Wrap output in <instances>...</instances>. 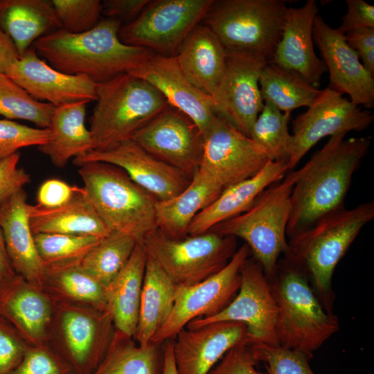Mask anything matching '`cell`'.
I'll list each match as a JSON object with an SVG mask.
<instances>
[{
	"mask_svg": "<svg viewBox=\"0 0 374 374\" xmlns=\"http://www.w3.org/2000/svg\"><path fill=\"white\" fill-rule=\"evenodd\" d=\"M131 139L190 179L199 166L202 134L189 117L170 105L138 130Z\"/></svg>",
	"mask_w": 374,
	"mask_h": 374,
	"instance_id": "obj_16",
	"label": "cell"
},
{
	"mask_svg": "<svg viewBox=\"0 0 374 374\" xmlns=\"http://www.w3.org/2000/svg\"><path fill=\"white\" fill-rule=\"evenodd\" d=\"M373 218V202L351 209L343 207L290 238L284 255L305 271L313 291L330 314H334L335 269L362 229Z\"/></svg>",
	"mask_w": 374,
	"mask_h": 374,
	"instance_id": "obj_3",
	"label": "cell"
},
{
	"mask_svg": "<svg viewBox=\"0 0 374 374\" xmlns=\"http://www.w3.org/2000/svg\"><path fill=\"white\" fill-rule=\"evenodd\" d=\"M137 240L119 231H111L82 258L80 265L105 286L128 261Z\"/></svg>",
	"mask_w": 374,
	"mask_h": 374,
	"instance_id": "obj_37",
	"label": "cell"
},
{
	"mask_svg": "<svg viewBox=\"0 0 374 374\" xmlns=\"http://www.w3.org/2000/svg\"><path fill=\"white\" fill-rule=\"evenodd\" d=\"M31 230L36 233H60L102 238L111 231L86 197L84 190L68 203L55 208L28 206Z\"/></svg>",
	"mask_w": 374,
	"mask_h": 374,
	"instance_id": "obj_29",
	"label": "cell"
},
{
	"mask_svg": "<svg viewBox=\"0 0 374 374\" xmlns=\"http://www.w3.org/2000/svg\"><path fill=\"white\" fill-rule=\"evenodd\" d=\"M55 105L36 100L6 74H0V116L48 128Z\"/></svg>",
	"mask_w": 374,
	"mask_h": 374,
	"instance_id": "obj_39",
	"label": "cell"
},
{
	"mask_svg": "<svg viewBox=\"0 0 374 374\" xmlns=\"http://www.w3.org/2000/svg\"><path fill=\"white\" fill-rule=\"evenodd\" d=\"M61 28L72 33L87 32L101 19L103 5L100 0H51Z\"/></svg>",
	"mask_w": 374,
	"mask_h": 374,
	"instance_id": "obj_41",
	"label": "cell"
},
{
	"mask_svg": "<svg viewBox=\"0 0 374 374\" xmlns=\"http://www.w3.org/2000/svg\"><path fill=\"white\" fill-rule=\"evenodd\" d=\"M347 12L341 19L337 30L345 35L348 31L362 28H374V6L363 0H346Z\"/></svg>",
	"mask_w": 374,
	"mask_h": 374,
	"instance_id": "obj_49",
	"label": "cell"
},
{
	"mask_svg": "<svg viewBox=\"0 0 374 374\" xmlns=\"http://www.w3.org/2000/svg\"><path fill=\"white\" fill-rule=\"evenodd\" d=\"M373 118L372 112L362 109L340 93L328 87L322 89L308 109L292 121L289 170L296 167L321 139L350 131H363L371 125Z\"/></svg>",
	"mask_w": 374,
	"mask_h": 374,
	"instance_id": "obj_15",
	"label": "cell"
},
{
	"mask_svg": "<svg viewBox=\"0 0 374 374\" xmlns=\"http://www.w3.org/2000/svg\"><path fill=\"white\" fill-rule=\"evenodd\" d=\"M39 101L55 106L78 101H96V84L82 75H69L52 67L31 46L5 73Z\"/></svg>",
	"mask_w": 374,
	"mask_h": 374,
	"instance_id": "obj_20",
	"label": "cell"
},
{
	"mask_svg": "<svg viewBox=\"0 0 374 374\" xmlns=\"http://www.w3.org/2000/svg\"><path fill=\"white\" fill-rule=\"evenodd\" d=\"M150 0H105L102 1L103 13L105 18L119 21L121 25L135 20Z\"/></svg>",
	"mask_w": 374,
	"mask_h": 374,
	"instance_id": "obj_51",
	"label": "cell"
},
{
	"mask_svg": "<svg viewBox=\"0 0 374 374\" xmlns=\"http://www.w3.org/2000/svg\"><path fill=\"white\" fill-rule=\"evenodd\" d=\"M82 191L83 187L71 185L60 179H48L37 189V205L44 208L58 207Z\"/></svg>",
	"mask_w": 374,
	"mask_h": 374,
	"instance_id": "obj_48",
	"label": "cell"
},
{
	"mask_svg": "<svg viewBox=\"0 0 374 374\" xmlns=\"http://www.w3.org/2000/svg\"><path fill=\"white\" fill-rule=\"evenodd\" d=\"M174 56L188 80L212 97L226 67V51L217 37L201 23Z\"/></svg>",
	"mask_w": 374,
	"mask_h": 374,
	"instance_id": "obj_27",
	"label": "cell"
},
{
	"mask_svg": "<svg viewBox=\"0 0 374 374\" xmlns=\"http://www.w3.org/2000/svg\"><path fill=\"white\" fill-rule=\"evenodd\" d=\"M55 303L21 276L0 283V317L29 346L48 344Z\"/></svg>",
	"mask_w": 374,
	"mask_h": 374,
	"instance_id": "obj_23",
	"label": "cell"
},
{
	"mask_svg": "<svg viewBox=\"0 0 374 374\" xmlns=\"http://www.w3.org/2000/svg\"><path fill=\"white\" fill-rule=\"evenodd\" d=\"M157 89L168 105L189 117L203 134L217 116L209 95L185 76L175 56L153 53L131 73Z\"/></svg>",
	"mask_w": 374,
	"mask_h": 374,
	"instance_id": "obj_22",
	"label": "cell"
},
{
	"mask_svg": "<svg viewBox=\"0 0 374 374\" xmlns=\"http://www.w3.org/2000/svg\"><path fill=\"white\" fill-rule=\"evenodd\" d=\"M80 260L44 265L42 289L54 302L106 308L105 286Z\"/></svg>",
	"mask_w": 374,
	"mask_h": 374,
	"instance_id": "obj_34",
	"label": "cell"
},
{
	"mask_svg": "<svg viewBox=\"0 0 374 374\" xmlns=\"http://www.w3.org/2000/svg\"><path fill=\"white\" fill-rule=\"evenodd\" d=\"M213 0L150 1L139 16L120 28L121 41L154 53L174 56L204 19Z\"/></svg>",
	"mask_w": 374,
	"mask_h": 374,
	"instance_id": "obj_11",
	"label": "cell"
},
{
	"mask_svg": "<svg viewBox=\"0 0 374 374\" xmlns=\"http://www.w3.org/2000/svg\"><path fill=\"white\" fill-rule=\"evenodd\" d=\"M268 62L250 54L226 51V67L211 97L219 116L250 137L264 107L259 77Z\"/></svg>",
	"mask_w": 374,
	"mask_h": 374,
	"instance_id": "obj_17",
	"label": "cell"
},
{
	"mask_svg": "<svg viewBox=\"0 0 374 374\" xmlns=\"http://www.w3.org/2000/svg\"><path fill=\"white\" fill-rule=\"evenodd\" d=\"M317 15L315 0H308L299 8H288L282 37L269 62L317 88L327 71L314 48L313 26Z\"/></svg>",
	"mask_w": 374,
	"mask_h": 374,
	"instance_id": "obj_24",
	"label": "cell"
},
{
	"mask_svg": "<svg viewBox=\"0 0 374 374\" xmlns=\"http://www.w3.org/2000/svg\"><path fill=\"white\" fill-rule=\"evenodd\" d=\"M19 152L0 160V204L31 181L30 175L18 163Z\"/></svg>",
	"mask_w": 374,
	"mask_h": 374,
	"instance_id": "obj_47",
	"label": "cell"
},
{
	"mask_svg": "<svg viewBox=\"0 0 374 374\" xmlns=\"http://www.w3.org/2000/svg\"><path fill=\"white\" fill-rule=\"evenodd\" d=\"M88 162H103L120 168L157 201L175 197L191 180L177 169L151 155L131 139L106 150H91L73 159L77 166Z\"/></svg>",
	"mask_w": 374,
	"mask_h": 374,
	"instance_id": "obj_18",
	"label": "cell"
},
{
	"mask_svg": "<svg viewBox=\"0 0 374 374\" xmlns=\"http://www.w3.org/2000/svg\"><path fill=\"white\" fill-rule=\"evenodd\" d=\"M177 285L148 256L141 296L138 323L133 337L146 346L168 319L174 307Z\"/></svg>",
	"mask_w": 374,
	"mask_h": 374,
	"instance_id": "obj_33",
	"label": "cell"
},
{
	"mask_svg": "<svg viewBox=\"0 0 374 374\" xmlns=\"http://www.w3.org/2000/svg\"><path fill=\"white\" fill-rule=\"evenodd\" d=\"M78 167L86 197L111 231L127 233L142 242L157 229V200L122 169L103 162Z\"/></svg>",
	"mask_w": 374,
	"mask_h": 374,
	"instance_id": "obj_5",
	"label": "cell"
},
{
	"mask_svg": "<svg viewBox=\"0 0 374 374\" xmlns=\"http://www.w3.org/2000/svg\"><path fill=\"white\" fill-rule=\"evenodd\" d=\"M330 136L299 170L293 186L287 236L308 229L321 218L344 207L353 175L366 155L371 136Z\"/></svg>",
	"mask_w": 374,
	"mask_h": 374,
	"instance_id": "obj_1",
	"label": "cell"
},
{
	"mask_svg": "<svg viewBox=\"0 0 374 374\" xmlns=\"http://www.w3.org/2000/svg\"><path fill=\"white\" fill-rule=\"evenodd\" d=\"M162 374H178L173 357L172 339L164 342V360Z\"/></svg>",
	"mask_w": 374,
	"mask_h": 374,
	"instance_id": "obj_54",
	"label": "cell"
},
{
	"mask_svg": "<svg viewBox=\"0 0 374 374\" xmlns=\"http://www.w3.org/2000/svg\"><path fill=\"white\" fill-rule=\"evenodd\" d=\"M345 38L362 60L364 66L374 75V28L355 29L346 33Z\"/></svg>",
	"mask_w": 374,
	"mask_h": 374,
	"instance_id": "obj_50",
	"label": "cell"
},
{
	"mask_svg": "<svg viewBox=\"0 0 374 374\" xmlns=\"http://www.w3.org/2000/svg\"><path fill=\"white\" fill-rule=\"evenodd\" d=\"M87 101H78L55 106L48 129L51 138L38 150L51 163L64 168L69 160L93 150L90 131L85 126Z\"/></svg>",
	"mask_w": 374,
	"mask_h": 374,
	"instance_id": "obj_30",
	"label": "cell"
},
{
	"mask_svg": "<svg viewBox=\"0 0 374 374\" xmlns=\"http://www.w3.org/2000/svg\"><path fill=\"white\" fill-rule=\"evenodd\" d=\"M51 138L48 128H35L8 119H0V160L21 148L39 146Z\"/></svg>",
	"mask_w": 374,
	"mask_h": 374,
	"instance_id": "obj_43",
	"label": "cell"
},
{
	"mask_svg": "<svg viewBox=\"0 0 374 374\" xmlns=\"http://www.w3.org/2000/svg\"><path fill=\"white\" fill-rule=\"evenodd\" d=\"M96 101L89 129L94 150L132 139L168 105L153 85L130 73L97 84Z\"/></svg>",
	"mask_w": 374,
	"mask_h": 374,
	"instance_id": "obj_6",
	"label": "cell"
},
{
	"mask_svg": "<svg viewBox=\"0 0 374 374\" xmlns=\"http://www.w3.org/2000/svg\"><path fill=\"white\" fill-rule=\"evenodd\" d=\"M297 175V170L290 171L282 180L265 189L247 211L210 230L244 240L269 281L275 275L280 255L288 247L290 197Z\"/></svg>",
	"mask_w": 374,
	"mask_h": 374,
	"instance_id": "obj_7",
	"label": "cell"
},
{
	"mask_svg": "<svg viewBox=\"0 0 374 374\" xmlns=\"http://www.w3.org/2000/svg\"><path fill=\"white\" fill-rule=\"evenodd\" d=\"M287 8L283 0H213L202 23L226 51L269 62L282 37Z\"/></svg>",
	"mask_w": 374,
	"mask_h": 374,
	"instance_id": "obj_8",
	"label": "cell"
},
{
	"mask_svg": "<svg viewBox=\"0 0 374 374\" xmlns=\"http://www.w3.org/2000/svg\"><path fill=\"white\" fill-rule=\"evenodd\" d=\"M20 57L12 39L0 28V74Z\"/></svg>",
	"mask_w": 374,
	"mask_h": 374,
	"instance_id": "obj_52",
	"label": "cell"
},
{
	"mask_svg": "<svg viewBox=\"0 0 374 374\" xmlns=\"http://www.w3.org/2000/svg\"><path fill=\"white\" fill-rule=\"evenodd\" d=\"M259 87L264 103L288 114L301 107H310L322 91L298 75L269 62L260 72Z\"/></svg>",
	"mask_w": 374,
	"mask_h": 374,
	"instance_id": "obj_36",
	"label": "cell"
},
{
	"mask_svg": "<svg viewBox=\"0 0 374 374\" xmlns=\"http://www.w3.org/2000/svg\"><path fill=\"white\" fill-rule=\"evenodd\" d=\"M251 254L244 243L216 274L195 285H177L172 312L152 343L163 344L172 339L191 321L213 316L224 309L239 290L240 269Z\"/></svg>",
	"mask_w": 374,
	"mask_h": 374,
	"instance_id": "obj_12",
	"label": "cell"
},
{
	"mask_svg": "<svg viewBox=\"0 0 374 374\" xmlns=\"http://www.w3.org/2000/svg\"><path fill=\"white\" fill-rule=\"evenodd\" d=\"M289 171L285 161H268L254 176L229 186L192 220L188 235L209 231L217 224L247 211L267 187L280 181Z\"/></svg>",
	"mask_w": 374,
	"mask_h": 374,
	"instance_id": "obj_26",
	"label": "cell"
},
{
	"mask_svg": "<svg viewBox=\"0 0 374 374\" xmlns=\"http://www.w3.org/2000/svg\"><path fill=\"white\" fill-rule=\"evenodd\" d=\"M240 274L239 290L224 309L213 316L195 319L186 328L195 329L215 322L238 321L247 326L252 344L279 346L278 307L261 265L253 257H249Z\"/></svg>",
	"mask_w": 374,
	"mask_h": 374,
	"instance_id": "obj_13",
	"label": "cell"
},
{
	"mask_svg": "<svg viewBox=\"0 0 374 374\" xmlns=\"http://www.w3.org/2000/svg\"><path fill=\"white\" fill-rule=\"evenodd\" d=\"M278 307L279 346L310 357L339 330L338 318L327 312L313 291L305 271L284 255L269 280Z\"/></svg>",
	"mask_w": 374,
	"mask_h": 374,
	"instance_id": "obj_4",
	"label": "cell"
},
{
	"mask_svg": "<svg viewBox=\"0 0 374 374\" xmlns=\"http://www.w3.org/2000/svg\"><path fill=\"white\" fill-rule=\"evenodd\" d=\"M8 374H75L49 344L30 346L19 364Z\"/></svg>",
	"mask_w": 374,
	"mask_h": 374,
	"instance_id": "obj_44",
	"label": "cell"
},
{
	"mask_svg": "<svg viewBox=\"0 0 374 374\" xmlns=\"http://www.w3.org/2000/svg\"><path fill=\"white\" fill-rule=\"evenodd\" d=\"M148 258L143 242H137L127 263L105 287L106 309L116 329L132 337L138 323Z\"/></svg>",
	"mask_w": 374,
	"mask_h": 374,
	"instance_id": "obj_28",
	"label": "cell"
},
{
	"mask_svg": "<svg viewBox=\"0 0 374 374\" xmlns=\"http://www.w3.org/2000/svg\"><path fill=\"white\" fill-rule=\"evenodd\" d=\"M223 190L196 170L183 191L170 199L157 201V229L170 238L186 237L193 218L212 203Z\"/></svg>",
	"mask_w": 374,
	"mask_h": 374,
	"instance_id": "obj_32",
	"label": "cell"
},
{
	"mask_svg": "<svg viewBox=\"0 0 374 374\" xmlns=\"http://www.w3.org/2000/svg\"><path fill=\"white\" fill-rule=\"evenodd\" d=\"M28 206L24 189L13 194L0 204V226L16 274L42 288L44 266L30 226Z\"/></svg>",
	"mask_w": 374,
	"mask_h": 374,
	"instance_id": "obj_25",
	"label": "cell"
},
{
	"mask_svg": "<svg viewBox=\"0 0 374 374\" xmlns=\"http://www.w3.org/2000/svg\"><path fill=\"white\" fill-rule=\"evenodd\" d=\"M172 341L178 374H208L231 348L244 343L252 344L247 326L238 321L184 328Z\"/></svg>",
	"mask_w": 374,
	"mask_h": 374,
	"instance_id": "obj_21",
	"label": "cell"
},
{
	"mask_svg": "<svg viewBox=\"0 0 374 374\" xmlns=\"http://www.w3.org/2000/svg\"><path fill=\"white\" fill-rule=\"evenodd\" d=\"M100 239L60 233L34 234L35 247L43 266L82 260Z\"/></svg>",
	"mask_w": 374,
	"mask_h": 374,
	"instance_id": "obj_40",
	"label": "cell"
},
{
	"mask_svg": "<svg viewBox=\"0 0 374 374\" xmlns=\"http://www.w3.org/2000/svg\"><path fill=\"white\" fill-rule=\"evenodd\" d=\"M54 303L48 344L75 374H91L115 334L109 312L106 308Z\"/></svg>",
	"mask_w": 374,
	"mask_h": 374,
	"instance_id": "obj_9",
	"label": "cell"
},
{
	"mask_svg": "<svg viewBox=\"0 0 374 374\" xmlns=\"http://www.w3.org/2000/svg\"><path fill=\"white\" fill-rule=\"evenodd\" d=\"M121 26L119 21L104 17L87 32L72 34L60 28L41 37L32 46L57 71L85 75L99 84L130 74L154 53L123 43L118 37Z\"/></svg>",
	"mask_w": 374,
	"mask_h": 374,
	"instance_id": "obj_2",
	"label": "cell"
},
{
	"mask_svg": "<svg viewBox=\"0 0 374 374\" xmlns=\"http://www.w3.org/2000/svg\"><path fill=\"white\" fill-rule=\"evenodd\" d=\"M258 363L252 344L244 343L231 348L208 374H263L256 369Z\"/></svg>",
	"mask_w": 374,
	"mask_h": 374,
	"instance_id": "obj_46",
	"label": "cell"
},
{
	"mask_svg": "<svg viewBox=\"0 0 374 374\" xmlns=\"http://www.w3.org/2000/svg\"><path fill=\"white\" fill-rule=\"evenodd\" d=\"M313 40L329 72L328 87L347 94L359 107H374V75L360 62L357 53L347 43L345 35L330 27L318 15L314 21Z\"/></svg>",
	"mask_w": 374,
	"mask_h": 374,
	"instance_id": "obj_19",
	"label": "cell"
},
{
	"mask_svg": "<svg viewBox=\"0 0 374 374\" xmlns=\"http://www.w3.org/2000/svg\"><path fill=\"white\" fill-rule=\"evenodd\" d=\"M291 114L284 113L265 103L256 120L250 137L272 161H288L292 134L289 132Z\"/></svg>",
	"mask_w": 374,
	"mask_h": 374,
	"instance_id": "obj_38",
	"label": "cell"
},
{
	"mask_svg": "<svg viewBox=\"0 0 374 374\" xmlns=\"http://www.w3.org/2000/svg\"><path fill=\"white\" fill-rule=\"evenodd\" d=\"M0 28L21 57L37 39L61 28V24L51 0H0Z\"/></svg>",
	"mask_w": 374,
	"mask_h": 374,
	"instance_id": "obj_31",
	"label": "cell"
},
{
	"mask_svg": "<svg viewBox=\"0 0 374 374\" xmlns=\"http://www.w3.org/2000/svg\"><path fill=\"white\" fill-rule=\"evenodd\" d=\"M150 257L178 286L203 281L224 267L236 251V238L215 232L173 239L159 229L143 240Z\"/></svg>",
	"mask_w": 374,
	"mask_h": 374,
	"instance_id": "obj_10",
	"label": "cell"
},
{
	"mask_svg": "<svg viewBox=\"0 0 374 374\" xmlns=\"http://www.w3.org/2000/svg\"><path fill=\"white\" fill-rule=\"evenodd\" d=\"M257 359L265 364L269 374H314L311 357L299 351L263 344H252Z\"/></svg>",
	"mask_w": 374,
	"mask_h": 374,
	"instance_id": "obj_42",
	"label": "cell"
},
{
	"mask_svg": "<svg viewBox=\"0 0 374 374\" xmlns=\"http://www.w3.org/2000/svg\"><path fill=\"white\" fill-rule=\"evenodd\" d=\"M202 138L197 170L223 189L254 176L269 161L251 137L219 116Z\"/></svg>",
	"mask_w": 374,
	"mask_h": 374,
	"instance_id": "obj_14",
	"label": "cell"
},
{
	"mask_svg": "<svg viewBox=\"0 0 374 374\" xmlns=\"http://www.w3.org/2000/svg\"><path fill=\"white\" fill-rule=\"evenodd\" d=\"M164 343L139 346L116 329L110 346L91 374H162Z\"/></svg>",
	"mask_w": 374,
	"mask_h": 374,
	"instance_id": "obj_35",
	"label": "cell"
},
{
	"mask_svg": "<svg viewBox=\"0 0 374 374\" xmlns=\"http://www.w3.org/2000/svg\"><path fill=\"white\" fill-rule=\"evenodd\" d=\"M30 346L0 317V374H8L21 361Z\"/></svg>",
	"mask_w": 374,
	"mask_h": 374,
	"instance_id": "obj_45",
	"label": "cell"
},
{
	"mask_svg": "<svg viewBox=\"0 0 374 374\" xmlns=\"http://www.w3.org/2000/svg\"><path fill=\"white\" fill-rule=\"evenodd\" d=\"M16 274L10 260L0 226V283L12 278Z\"/></svg>",
	"mask_w": 374,
	"mask_h": 374,
	"instance_id": "obj_53",
	"label": "cell"
}]
</instances>
